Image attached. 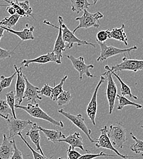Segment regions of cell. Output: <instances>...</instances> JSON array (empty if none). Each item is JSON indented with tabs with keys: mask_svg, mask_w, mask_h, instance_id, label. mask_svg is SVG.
<instances>
[{
	"mask_svg": "<svg viewBox=\"0 0 143 159\" xmlns=\"http://www.w3.org/2000/svg\"><path fill=\"white\" fill-rule=\"evenodd\" d=\"M15 108H19L26 111L31 116L36 118V119H42L46 121H48L52 124L55 126H59L61 127H64V123L62 121H59L55 120L49 116L47 113H45L41 107H39V103H28L26 106H23L20 105H16Z\"/></svg>",
	"mask_w": 143,
	"mask_h": 159,
	"instance_id": "6da1fadb",
	"label": "cell"
},
{
	"mask_svg": "<svg viewBox=\"0 0 143 159\" xmlns=\"http://www.w3.org/2000/svg\"><path fill=\"white\" fill-rule=\"evenodd\" d=\"M103 15L99 11L96 13H90L87 10L83 11V14L81 17H77L75 20L79 21V25L72 31V33H75L79 29L84 28L87 29L91 27H94L97 29L100 28L99 20L102 19Z\"/></svg>",
	"mask_w": 143,
	"mask_h": 159,
	"instance_id": "7a4b0ae2",
	"label": "cell"
},
{
	"mask_svg": "<svg viewBox=\"0 0 143 159\" xmlns=\"http://www.w3.org/2000/svg\"><path fill=\"white\" fill-rule=\"evenodd\" d=\"M108 136L113 146L116 149L123 147V143L127 140L126 137V130L121 122H117L109 126L108 130Z\"/></svg>",
	"mask_w": 143,
	"mask_h": 159,
	"instance_id": "3957f363",
	"label": "cell"
},
{
	"mask_svg": "<svg viewBox=\"0 0 143 159\" xmlns=\"http://www.w3.org/2000/svg\"><path fill=\"white\" fill-rule=\"evenodd\" d=\"M105 68L106 70H107V71L103 74L102 75L106 77L108 79L106 94L109 105V113L111 115L114 110L116 99L117 98L118 88L115 81L113 79L112 74L109 70V67L106 65L105 66Z\"/></svg>",
	"mask_w": 143,
	"mask_h": 159,
	"instance_id": "277c9868",
	"label": "cell"
},
{
	"mask_svg": "<svg viewBox=\"0 0 143 159\" xmlns=\"http://www.w3.org/2000/svg\"><path fill=\"white\" fill-rule=\"evenodd\" d=\"M99 45L101 47V55L97 58V61H105L108 60V58L116 56L119 54L124 53H130L131 52L136 50L138 49V47L135 45L134 47L128 48H116L113 46H108L106 45L105 42L101 43L99 42H97Z\"/></svg>",
	"mask_w": 143,
	"mask_h": 159,
	"instance_id": "5b68a950",
	"label": "cell"
},
{
	"mask_svg": "<svg viewBox=\"0 0 143 159\" xmlns=\"http://www.w3.org/2000/svg\"><path fill=\"white\" fill-rule=\"evenodd\" d=\"M110 69L114 72L124 70L137 72L143 70V60L128 59L125 57L123 58L121 62L113 66Z\"/></svg>",
	"mask_w": 143,
	"mask_h": 159,
	"instance_id": "8992f818",
	"label": "cell"
},
{
	"mask_svg": "<svg viewBox=\"0 0 143 159\" xmlns=\"http://www.w3.org/2000/svg\"><path fill=\"white\" fill-rule=\"evenodd\" d=\"M101 135L97 139H94V142L96 143V146L97 148H102L104 149H109L113 152H114L117 156L123 159H127L129 157H133V156H128L127 155L121 154L118 149H116L112 144L110 139L108 136V128L107 126L105 125L103 128L100 129Z\"/></svg>",
	"mask_w": 143,
	"mask_h": 159,
	"instance_id": "52a82bcc",
	"label": "cell"
},
{
	"mask_svg": "<svg viewBox=\"0 0 143 159\" xmlns=\"http://www.w3.org/2000/svg\"><path fill=\"white\" fill-rule=\"evenodd\" d=\"M58 112L62 114L63 116H64L65 118H67L69 120H70L75 126H77L78 128H79L81 130H82L85 134V135L87 137V138L89 139L91 142L94 143V139H92L91 137V130L89 129L86 125L84 119L83 118L81 114H78L77 115H72L70 113L65 111V110H64L63 109L58 110Z\"/></svg>",
	"mask_w": 143,
	"mask_h": 159,
	"instance_id": "ba28073f",
	"label": "cell"
},
{
	"mask_svg": "<svg viewBox=\"0 0 143 159\" xmlns=\"http://www.w3.org/2000/svg\"><path fill=\"white\" fill-rule=\"evenodd\" d=\"M66 57L72 62V64L74 69L77 71H78V72L79 73L80 79L81 81L83 80V75H86L87 77H90V78H92L95 77L89 71L90 69H93L94 67V65L92 64L87 65L84 62V59L83 57H80L77 58L72 55H67Z\"/></svg>",
	"mask_w": 143,
	"mask_h": 159,
	"instance_id": "9c48e42d",
	"label": "cell"
},
{
	"mask_svg": "<svg viewBox=\"0 0 143 159\" xmlns=\"http://www.w3.org/2000/svg\"><path fill=\"white\" fill-rule=\"evenodd\" d=\"M62 39L64 42V43H67L66 45V47L69 49H71L75 43H77L78 46H80L83 45H91L94 47H96V45L92 43H89L86 40H81L77 38L74 33L71 31L68 27L66 25L62 23Z\"/></svg>",
	"mask_w": 143,
	"mask_h": 159,
	"instance_id": "30bf717a",
	"label": "cell"
},
{
	"mask_svg": "<svg viewBox=\"0 0 143 159\" xmlns=\"http://www.w3.org/2000/svg\"><path fill=\"white\" fill-rule=\"evenodd\" d=\"M105 81V77L101 75L100 81H99L97 85L96 86L94 93L92 94V98L90 100L88 105L86 108V113L87 117L90 119L93 125H96V118L97 113V93L99 88L103 82Z\"/></svg>",
	"mask_w": 143,
	"mask_h": 159,
	"instance_id": "8fae6325",
	"label": "cell"
},
{
	"mask_svg": "<svg viewBox=\"0 0 143 159\" xmlns=\"http://www.w3.org/2000/svg\"><path fill=\"white\" fill-rule=\"evenodd\" d=\"M6 122L9 133V139L14 138L19 133H21L28 125H31L33 123L29 120L15 119L13 117L7 119Z\"/></svg>",
	"mask_w": 143,
	"mask_h": 159,
	"instance_id": "7c38bea8",
	"label": "cell"
},
{
	"mask_svg": "<svg viewBox=\"0 0 143 159\" xmlns=\"http://www.w3.org/2000/svg\"><path fill=\"white\" fill-rule=\"evenodd\" d=\"M58 22H59V24H60L59 27L54 26L53 24L50 23L49 21H48L47 20L43 21L44 23H46L48 25H51L53 27H55L56 28H58V30H59L58 34L56 40L55 41L54 48H53V50L52 52L56 56V57L58 58V60H60V61H61L62 58V53L67 48L66 45L65 44V43L63 40L62 36V24L64 22V20H63L61 16L58 17Z\"/></svg>",
	"mask_w": 143,
	"mask_h": 159,
	"instance_id": "4fadbf2b",
	"label": "cell"
},
{
	"mask_svg": "<svg viewBox=\"0 0 143 159\" xmlns=\"http://www.w3.org/2000/svg\"><path fill=\"white\" fill-rule=\"evenodd\" d=\"M14 67L17 72V80L16 84V100L18 101V105H20L23 100L24 93L26 88V82L23 77V74L22 72V67L18 68L17 66L14 64Z\"/></svg>",
	"mask_w": 143,
	"mask_h": 159,
	"instance_id": "5bb4252c",
	"label": "cell"
},
{
	"mask_svg": "<svg viewBox=\"0 0 143 159\" xmlns=\"http://www.w3.org/2000/svg\"><path fill=\"white\" fill-rule=\"evenodd\" d=\"M23 77L26 82V88L24 93L23 99H26L28 102H29L30 103L35 104L36 103L37 100L42 99L41 96H39V94L38 93L39 88L32 84L29 80L27 79L26 76L23 74Z\"/></svg>",
	"mask_w": 143,
	"mask_h": 159,
	"instance_id": "9a60e30c",
	"label": "cell"
},
{
	"mask_svg": "<svg viewBox=\"0 0 143 159\" xmlns=\"http://www.w3.org/2000/svg\"><path fill=\"white\" fill-rule=\"evenodd\" d=\"M56 62L57 64H61L62 63L61 61L58 60V58L56 57V56L53 53L50 52L47 54L41 55L40 57L36 58L32 60H23L21 62V64L23 65L24 67H27L29 66L30 64L32 63H37L39 64H47L48 62Z\"/></svg>",
	"mask_w": 143,
	"mask_h": 159,
	"instance_id": "2e32d148",
	"label": "cell"
},
{
	"mask_svg": "<svg viewBox=\"0 0 143 159\" xmlns=\"http://www.w3.org/2000/svg\"><path fill=\"white\" fill-rule=\"evenodd\" d=\"M31 125V128L26 132L25 136L28 137L31 141L36 146L37 151H39L42 155L45 156L41 146V135L40 130L38 128V124L36 123H33Z\"/></svg>",
	"mask_w": 143,
	"mask_h": 159,
	"instance_id": "e0dca14e",
	"label": "cell"
},
{
	"mask_svg": "<svg viewBox=\"0 0 143 159\" xmlns=\"http://www.w3.org/2000/svg\"><path fill=\"white\" fill-rule=\"evenodd\" d=\"M2 137V141L0 144V159H11L14 151L12 141H9L5 134Z\"/></svg>",
	"mask_w": 143,
	"mask_h": 159,
	"instance_id": "ac0fdd59",
	"label": "cell"
},
{
	"mask_svg": "<svg viewBox=\"0 0 143 159\" xmlns=\"http://www.w3.org/2000/svg\"><path fill=\"white\" fill-rule=\"evenodd\" d=\"M28 24L26 25V28L23 29L21 31H16L12 29H9L7 28H6L4 26H1L3 29L6 31L7 33H12L13 34L16 35L17 37H19L22 41H26V40H29L34 39V37L33 35V31L34 30V26H31L30 27L28 28Z\"/></svg>",
	"mask_w": 143,
	"mask_h": 159,
	"instance_id": "d6986e66",
	"label": "cell"
},
{
	"mask_svg": "<svg viewBox=\"0 0 143 159\" xmlns=\"http://www.w3.org/2000/svg\"><path fill=\"white\" fill-rule=\"evenodd\" d=\"M60 142H65L69 144V146L74 149L76 148H80L83 151H84L85 149L83 147V142L82 136L80 133L78 132H75L72 134L69 135L67 137H65L64 139H60L58 143Z\"/></svg>",
	"mask_w": 143,
	"mask_h": 159,
	"instance_id": "ffe728a7",
	"label": "cell"
},
{
	"mask_svg": "<svg viewBox=\"0 0 143 159\" xmlns=\"http://www.w3.org/2000/svg\"><path fill=\"white\" fill-rule=\"evenodd\" d=\"M38 128L43 133L47 139L54 143H58L60 139H64L65 138V135L60 130L47 129L39 125Z\"/></svg>",
	"mask_w": 143,
	"mask_h": 159,
	"instance_id": "44dd1931",
	"label": "cell"
},
{
	"mask_svg": "<svg viewBox=\"0 0 143 159\" xmlns=\"http://www.w3.org/2000/svg\"><path fill=\"white\" fill-rule=\"evenodd\" d=\"M125 25H122L120 28H114L111 30H108L109 34V39H114L119 40L120 42H123L126 46L128 45V38L125 33Z\"/></svg>",
	"mask_w": 143,
	"mask_h": 159,
	"instance_id": "7402d4cb",
	"label": "cell"
},
{
	"mask_svg": "<svg viewBox=\"0 0 143 159\" xmlns=\"http://www.w3.org/2000/svg\"><path fill=\"white\" fill-rule=\"evenodd\" d=\"M72 5V11L77 14L80 13L82 11L87 10L89 6H91L87 0H69Z\"/></svg>",
	"mask_w": 143,
	"mask_h": 159,
	"instance_id": "603a6c76",
	"label": "cell"
},
{
	"mask_svg": "<svg viewBox=\"0 0 143 159\" xmlns=\"http://www.w3.org/2000/svg\"><path fill=\"white\" fill-rule=\"evenodd\" d=\"M109 70L112 74V75H114L117 79L118 80V81H119L120 83H121V96H129L130 98H133L134 99L137 100L138 98L137 96L133 95L132 93V91H131V89L130 88L127 84H125L123 81V80L121 79L120 78V77L116 74L115 72H114L113 71H112L109 67Z\"/></svg>",
	"mask_w": 143,
	"mask_h": 159,
	"instance_id": "cb8c5ba5",
	"label": "cell"
},
{
	"mask_svg": "<svg viewBox=\"0 0 143 159\" xmlns=\"http://www.w3.org/2000/svg\"><path fill=\"white\" fill-rule=\"evenodd\" d=\"M117 98L119 100V103L117 106V109L118 110H122L123 108L126 106H133L138 109H141L143 108L142 105L133 102L127 99L125 96H123L118 94L117 95Z\"/></svg>",
	"mask_w": 143,
	"mask_h": 159,
	"instance_id": "d4e9b609",
	"label": "cell"
},
{
	"mask_svg": "<svg viewBox=\"0 0 143 159\" xmlns=\"http://www.w3.org/2000/svg\"><path fill=\"white\" fill-rule=\"evenodd\" d=\"M21 17L18 14H16L13 16H11L10 17H4L2 20L0 21V26H4L6 28L11 29L12 27L15 26L17 22L19 21Z\"/></svg>",
	"mask_w": 143,
	"mask_h": 159,
	"instance_id": "484cf974",
	"label": "cell"
},
{
	"mask_svg": "<svg viewBox=\"0 0 143 159\" xmlns=\"http://www.w3.org/2000/svg\"><path fill=\"white\" fill-rule=\"evenodd\" d=\"M0 116L7 119L13 117L12 111L7 103L6 100L0 98Z\"/></svg>",
	"mask_w": 143,
	"mask_h": 159,
	"instance_id": "4316f807",
	"label": "cell"
},
{
	"mask_svg": "<svg viewBox=\"0 0 143 159\" xmlns=\"http://www.w3.org/2000/svg\"><path fill=\"white\" fill-rule=\"evenodd\" d=\"M67 77H68L67 75L64 76V77L62 79L60 83L56 86L55 85V86L53 88H52V92H51V96L50 98L52 100L56 101L59 95L64 91L62 87H63L66 80L67 79Z\"/></svg>",
	"mask_w": 143,
	"mask_h": 159,
	"instance_id": "83f0119b",
	"label": "cell"
},
{
	"mask_svg": "<svg viewBox=\"0 0 143 159\" xmlns=\"http://www.w3.org/2000/svg\"><path fill=\"white\" fill-rule=\"evenodd\" d=\"M17 72L15 70V72L11 75L8 77H5L4 75L0 76V93H1L4 89H6L11 86V83L16 76Z\"/></svg>",
	"mask_w": 143,
	"mask_h": 159,
	"instance_id": "f1b7e54d",
	"label": "cell"
},
{
	"mask_svg": "<svg viewBox=\"0 0 143 159\" xmlns=\"http://www.w3.org/2000/svg\"><path fill=\"white\" fill-rule=\"evenodd\" d=\"M132 139L135 141V143L132 144L130 147V149L135 152L136 154H140L141 152H143V141L141 139H138L132 132H130Z\"/></svg>",
	"mask_w": 143,
	"mask_h": 159,
	"instance_id": "f546056e",
	"label": "cell"
},
{
	"mask_svg": "<svg viewBox=\"0 0 143 159\" xmlns=\"http://www.w3.org/2000/svg\"><path fill=\"white\" fill-rule=\"evenodd\" d=\"M6 102L7 105H9V108H11L12 113V115H13V118L15 119H17V116L16 114V110H15V102H16V96H15V94L14 91H11V92L7 93L6 94Z\"/></svg>",
	"mask_w": 143,
	"mask_h": 159,
	"instance_id": "4dcf8cb0",
	"label": "cell"
},
{
	"mask_svg": "<svg viewBox=\"0 0 143 159\" xmlns=\"http://www.w3.org/2000/svg\"><path fill=\"white\" fill-rule=\"evenodd\" d=\"M72 99V96L69 91H64L58 97L56 102L58 106L67 105Z\"/></svg>",
	"mask_w": 143,
	"mask_h": 159,
	"instance_id": "1f68e13d",
	"label": "cell"
},
{
	"mask_svg": "<svg viewBox=\"0 0 143 159\" xmlns=\"http://www.w3.org/2000/svg\"><path fill=\"white\" fill-rule=\"evenodd\" d=\"M15 2L26 12L28 17H33V9L30 6L29 1L28 0H25L24 1H19V0H16Z\"/></svg>",
	"mask_w": 143,
	"mask_h": 159,
	"instance_id": "d6a6232c",
	"label": "cell"
},
{
	"mask_svg": "<svg viewBox=\"0 0 143 159\" xmlns=\"http://www.w3.org/2000/svg\"><path fill=\"white\" fill-rule=\"evenodd\" d=\"M18 135L21 138V139L23 140V141L25 143V144L27 146V147L31 150V152H32V154H33V157H34V159H51V157H50V158H48V157H47L45 156H43V155H42L41 153H39L38 151H35L31 146H30V144L28 143V142L26 140V139L23 137V135H22V134L21 133H19V134H18Z\"/></svg>",
	"mask_w": 143,
	"mask_h": 159,
	"instance_id": "836d02e7",
	"label": "cell"
},
{
	"mask_svg": "<svg viewBox=\"0 0 143 159\" xmlns=\"http://www.w3.org/2000/svg\"><path fill=\"white\" fill-rule=\"evenodd\" d=\"M108 157V156H110V157H119L117 155H111V154H105L103 151L101 152L99 154H85L82 155L80 157H79L78 159H94L97 157Z\"/></svg>",
	"mask_w": 143,
	"mask_h": 159,
	"instance_id": "e575fe53",
	"label": "cell"
},
{
	"mask_svg": "<svg viewBox=\"0 0 143 159\" xmlns=\"http://www.w3.org/2000/svg\"><path fill=\"white\" fill-rule=\"evenodd\" d=\"M6 2H7L9 6H12L16 11V14H18L19 16H20L21 17H28L27 16V14H26V12L21 8L15 2V1H13L12 0H4Z\"/></svg>",
	"mask_w": 143,
	"mask_h": 159,
	"instance_id": "d590c367",
	"label": "cell"
},
{
	"mask_svg": "<svg viewBox=\"0 0 143 159\" xmlns=\"http://www.w3.org/2000/svg\"><path fill=\"white\" fill-rule=\"evenodd\" d=\"M109 38L108 30H102L97 33L96 35L97 42H99L101 43L105 42Z\"/></svg>",
	"mask_w": 143,
	"mask_h": 159,
	"instance_id": "8d00e7d4",
	"label": "cell"
},
{
	"mask_svg": "<svg viewBox=\"0 0 143 159\" xmlns=\"http://www.w3.org/2000/svg\"><path fill=\"white\" fill-rule=\"evenodd\" d=\"M82 154L79 153L78 151L75 149H72L70 146L67 151V158L65 159H78L80 157Z\"/></svg>",
	"mask_w": 143,
	"mask_h": 159,
	"instance_id": "74e56055",
	"label": "cell"
},
{
	"mask_svg": "<svg viewBox=\"0 0 143 159\" xmlns=\"http://www.w3.org/2000/svg\"><path fill=\"white\" fill-rule=\"evenodd\" d=\"M52 92V88L49 86L48 84H45L42 88L41 89V91H38V93L41 95L45 96L48 98H50L51 94Z\"/></svg>",
	"mask_w": 143,
	"mask_h": 159,
	"instance_id": "f35d334b",
	"label": "cell"
},
{
	"mask_svg": "<svg viewBox=\"0 0 143 159\" xmlns=\"http://www.w3.org/2000/svg\"><path fill=\"white\" fill-rule=\"evenodd\" d=\"M12 143H13L14 151L13 155H12V156L11 159H23V154H22L21 152L17 148V147L16 146V141L14 139V138L12 139Z\"/></svg>",
	"mask_w": 143,
	"mask_h": 159,
	"instance_id": "ab89813d",
	"label": "cell"
},
{
	"mask_svg": "<svg viewBox=\"0 0 143 159\" xmlns=\"http://www.w3.org/2000/svg\"><path fill=\"white\" fill-rule=\"evenodd\" d=\"M16 48L17 47H16ZM15 49H14L12 51H9V50L3 49L0 47V60H4L6 58H11V55L14 53Z\"/></svg>",
	"mask_w": 143,
	"mask_h": 159,
	"instance_id": "60d3db41",
	"label": "cell"
},
{
	"mask_svg": "<svg viewBox=\"0 0 143 159\" xmlns=\"http://www.w3.org/2000/svg\"><path fill=\"white\" fill-rule=\"evenodd\" d=\"M6 11L7 12L11 15V16H13L14 14H16V9L11 6H6Z\"/></svg>",
	"mask_w": 143,
	"mask_h": 159,
	"instance_id": "b9f144b4",
	"label": "cell"
},
{
	"mask_svg": "<svg viewBox=\"0 0 143 159\" xmlns=\"http://www.w3.org/2000/svg\"><path fill=\"white\" fill-rule=\"evenodd\" d=\"M4 31L5 30L3 29V28L1 26H0V41H1V40L2 39V38L3 37Z\"/></svg>",
	"mask_w": 143,
	"mask_h": 159,
	"instance_id": "7bdbcfd3",
	"label": "cell"
},
{
	"mask_svg": "<svg viewBox=\"0 0 143 159\" xmlns=\"http://www.w3.org/2000/svg\"><path fill=\"white\" fill-rule=\"evenodd\" d=\"M99 1V0H92V1H93V4H96L97 2Z\"/></svg>",
	"mask_w": 143,
	"mask_h": 159,
	"instance_id": "ee69618b",
	"label": "cell"
},
{
	"mask_svg": "<svg viewBox=\"0 0 143 159\" xmlns=\"http://www.w3.org/2000/svg\"><path fill=\"white\" fill-rule=\"evenodd\" d=\"M0 6H5V5H0Z\"/></svg>",
	"mask_w": 143,
	"mask_h": 159,
	"instance_id": "f6af8a7d",
	"label": "cell"
},
{
	"mask_svg": "<svg viewBox=\"0 0 143 159\" xmlns=\"http://www.w3.org/2000/svg\"><path fill=\"white\" fill-rule=\"evenodd\" d=\"M141 129H143V125H142L141 126Z\"/></svg>",
	"mask_w": 143,
	"mask_h": 159,
	"instance_id": "bcb514c9",
	"label": "cell"
},
{
	"mask_svg": "<svg viewBox=\"0 0 143 159\" xmlns=\"http://www.w3.org/2000/svg\"></svg>",
	"mask_w": 143,
	"mask_h": 159,
	"instance_id": "7dc6e473",
	"label": "cell"
}]
</instances>
